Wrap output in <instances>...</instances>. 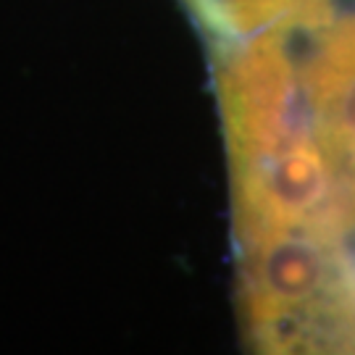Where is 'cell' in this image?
I'll use <instances>...</instances> for the list:
<instances>
[{"label":"cell","instance_id":"277c9868","mask_svg":"<svg viewBox=\"0 0 355 355\" xmlns=\"http://www.w3.org/2000/svg\"><path fill=\"white\" fill-rule=\"evenodd\" d=\"M187 6L224 42L263 32L316 29L334 16V0H187Z\"/></svg>","mask_w":355,"mask_h":355},{"label":"cell","instance_id":"3957f363","mask_svg":"<svg viewBox=\"0 0 355 355\" xmlns=\"http://www.w3.org/2000/svg\"><path fill=\"white\" fill-rule=\"evenodd\" d=\"M300 76L316 137L355 214V11L316 26Z\"/></svg>","mask_w":355,"mask_h":355},{"label":"cell","instance_id":"6da1fadb","mask_svg":"<svg viewBox=\"0 0 355 355\" xmlns=\"http://www.w3.org/2000/svg\"><path fill=\"white\" fill-rule=\"evenodd\" d=\"M227 45L216 89L237 245L295 229L345 232L347 198L316 137L287 32Z\"/></svg>","mask_w":355,"mask_h":355},{"label":"cell","instance_id":"7a4b0ae2","mask_svg":"<svg viewBox=\"0 0 355 355\" xmlns=\"http://www.w3.org/2000/svg\"><path fill=\"white\" fill-rule=\"evenodd\" d=\"M240 248V311L261 353H355V261L343 232L295 229Z\"/></svg>","mask_w":355,"mask_h":355}]
</instances>
